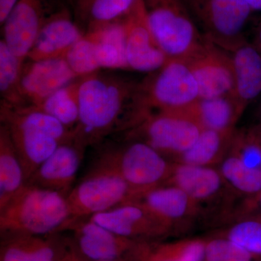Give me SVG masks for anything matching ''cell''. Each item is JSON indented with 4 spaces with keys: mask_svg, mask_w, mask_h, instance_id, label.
I'll list each match as a JSON object with an SVG mask.
<instances>
[{
    "mask_svg": "<svg viewBox=\"0 0 261 261\" xmlns=\"http://www.w3.org/2000/svg\"><path fill=\"white\" fill-rule=\"evenodd\" d=\"M60 1L63 2V3H67V4L70 5L72 6L73 2H74L75 0H60Z\"/></svg>",
    "mask_w": 261,
    "mask_h": 261,
    "instance_id": "cell-40",
    "label": "cell"
},
{
    "mask_svg": "<svg viewBox=\"0 0 261 261\" xmlns=\"http://www.w3.org/2000/svg\"><path fill=\"white\" fill-rule=\"evenodd\" d=\"M23 166L9 132L0 126V208L25 185Z\"/></svg>",
    "mask_w": 261,
    "mask_h": 261,
    "instance_id": "cell-26",
    "label": "cell"
},
{
    "mask_svg": "<svg viewBox=\"0 0 261 261\" xmlns=\"http://www.w3.org/2000/svg\"><path fill=\"white\" fill-rule=\"evenodd\" d=\"M59 261H89L80 253L73 246L70 240V245L64 255L60 259Z\"/></svg>",
    "mask_w": 261,
    "mask_h": 261,
    "instance_id": "cell-37",
    "label": "cell"
},
{
    "mask_svg": "<svg viewBox=\"0 0 261 261\" xmlns=\"http://www.w3.org/2000/svg\"><path fill=\"white\" fill-rule=\"evenodd\" d=\"M89 219L121 236L147 243H157L174 233L169 226L136 202L93 215Z\"/></svg>",
    "mask_w": 261,
    "mask_h": 261,
    "instance_id": "cell-11",
    "label": "cell"
},
{
    "mask_svg": "<svg viewBox=\"0 0 261 261\" xmlns=\"http://www.w3.org/2000/svg\"><path fill=\"white\" fill-rule=\"evenodd\" d=\"M165 185H174L186 192L200 214L204 205H211L221 199H230V192H233L219 169L176 162H172L171 175Z\"/></svg>",
    "mask_w": 261,
    "mask_h": 261,
    "instance_id": "cell-15",
    "label": "cell"
},
{
    "mask_svg": "<svg viewBox=\"0 0 261 261\" xmlns=\"http://www.w3.org/2000/svg\"><path fill=\"white\" fill-rule=\"evenodd\" d=\"M70 245L61 233L1 238L0 261H59Z\"/></svg>",
    "mask_w": 261,
    "mask_h": 261,
    "instance_id": "cell-19",
    "label": "cell"
},
{
    "mask_svg": "<svg viewBox=\"0 0 261 261\" xmlns=\"http://www.w3.org/2000/svg\"><path fill=\"white\" fill-rule=\"evenodd\" d=\"M235 130H202L195 143L173 162L207 167L221 164L228 154Z\"/></svg>",
    "mask_w": 261,
    "mask_h": 261,
    "instance_id": "cell-24",
    "label": "cell"
},
{
    "mask_svg": "<svg viewBox=\"0 0 261 261\" xmlns=\"http://www.w3.org/2000/svg\"><path fill=\"white\" fill-rule=\"evenodd\" d=\"M64 59L79 78L93 74L100 70L96 56L95 43L87 34L75 43Z\"/></svg>",
    "mask_w": 261,
    "mask_h": 261,
    "instance_id": "cell-33",
    "label": "cell"
},
{
    "mask_svg": "<svg viewBox=\"0 0 261 261\" xmlns=\"http://www.w3.org/2000/svg\"><path fill=\"white\" fill-rule=\"evenodd\" d=\"M70 220L66 197L25 184L0 208V235L4 238L61 233Z\"/></svg>",
    "mask_w": 261,
    "mask_h": 261,
    "instance_id": "cell-2",
    "label": "cell"
},
{
    "mask_svg": "<svg viewBox=\"0 0 261 261\" xmlns=\"http://www.w3.org/2000/svg\"><path fill=\"white\" fill-rule=\"evenodd\" d=\"M202 35L231 53L246 41L243 30L252 10L243 0H182Z\"/></svg>",
    "mask_w": 261,
    "mask_h": 261,
    "instance_id": "cell-7",
    "label": "cell"
},
{
    "mask_svg": "<svg viewBox=\"0 0 261 261\" xmlns=\"http://www.w3.org/2000/svg\"><path fill=\"white\" fill-rule=\"evenodd\" d=\"M149 29L169 59L185 60L205 37L182 0H143Z\"/></svg>",
    "mask_w": 261,
    "mask_h": 261,
    "instance_id": "cell-5",
    "label": "cell"
},
{
    "mask_svg": "<svg viewBox=\"0 0 261 261\" xmlns=\"http://www.w3.org/2000/svg\"><path fill=\"white\" fill-rule=\"evenodd\" d=\"M178 111L187 113L203 129L216 130L234 129L243 113L233 94L198 99L189 107Z\"/></svg>",
    "mask_w": 261,
    "mask_h": 261,
    "instance_id": "cell-23",
    "label": "cell"
},
{
    "mask_svg": "<svg viewBox=\"0 0 261 261\" xmlns=\"http://www.w3.org/2000/svg\"><path fill=\"white\" fill-rule=\"evenodd\" d=\"M65 231H72V244L89 261H146L155 244L121 236L89 219H72Z\"/></svg>",
    "mask_w": 261,
    "mask_h": 261,
    "instance_id": "cell-9",
    "label": "cell"
},
{
    "mask_svg": "<svg viewBox=\"0 0 261 261\" xmlns=\"http://www.w3.org/2000/svg\"><path fill=\"white\" fill-rule=\"evenodd\" d=\"M205 239L188 238L155 243L146 261H203Z\"/></svg>",
    "mask_w": 261,
    "mask_h": 261,
    "instance_id": "cell-30",
    "label": "cell"
},
{
    "mask_svg": "<svg viewBox=\"0 0 261 261\" xmlns=\"http://www.w3.org/2000/svg\"><path fill=\"white\" fill-rule=\"evenodd\" d=\"M20 0H0V24L4 23L5 19Z\"/></svg>",
    "mask_w": 261,
    "mask_h": 261,
    "instance_id": "cell-35",
    "label": "cell"
},
{
    "mask_svg": "<svg viewBox=\"0 0 261 261\" xmlns=\"http://www.w3.org/2000/svg\"><path fill=\"white\" fill-rule=\"evenodd\" d=\"M87 34L95 43L96 56L100 69H128L123 19Z\"/></svg>",
    "mask_w": 261,
    "mask_h": 261,
    "instance_id": "cell-25",
    "label": "cell"
},
{
    "mask_svg": "<svg viewBox=\"0 0 261 261\" xmlns=\"http://www.w3.org/2000/svg\"><path fill=\"white\" fill-rule=\"evenodd\" d=\"M130 202L143 206L165 224L177 231L200 211L186 192L174 185H165L137 196ZM130 203V202H129Z\"/></svg>",
    "mask_w": 261,
    "mask_h": 261,
    "instance_id": "cell-18",
    "label": "cell"
},
{
    "mask_svg": "<svg viewBox=\"0 0 261 261\" xmlns=\"http://www.w3.org/2000/svg\"><path fill=\"white\" fill-rule=\"evenodd\" d=\"M1 124L10 138L23 166L25 181L61 145L50 136L8 118H0Z\"/></svg>",
    "mask_w": 261,
    "mask_h": 261,
    "instance_id": "cell-20",
    "label": "cell"
},
{
    "mask_svg": "<svg viewBox=\"0 0 261 261\" xmlns=\"http://www.w3.org/2000/svg\"><path fill=\"white\" fill-rule=\"evenodd\" d=\"M96 162L120 175L136 192V197L164 185L172 169V162L138 140L107 146L101 149Z\"/></svg>",
    "mask_w": 261,
    "mask_h": 261,
    "instance_id": "cell-3",
    "label": "cell"
},
{
    "mask_svg": "<svg viewBox=\"0 0 261 261\" xmlns=\"http://www.w3.org/2000/svg\"><path fill=\"white\" fill-rule=\"evenodd\" d=\"M123 24L128 69L151 73L162 68L169 58L151 32L143 0L123 19Z\"/></svg>",
    "mask_w": 261,
    "mask_h": 261,
    "instance_id": "cell-12",
    "label": "cell"
},
{
    "mask_svg": "<svg viewBox=\"0 0 261 261\" xmlns=\"http://www.w3.org/2000/svg\"><path fill=\"white\" fill-rule=\"evenodd\" d=\"M84 151L73 142L60 145L25 184L59 192L66 197L72 190Z\"/></svg>",
    "mask_w": 261,
    "mask_h": 261,
    "instance_id": "cell-17",
    "label": "cell"
},
{
    "mask_svg": "<svg viewBox=\"0 0 261 261\" xmlns=\"http://www.w3.org/2000/svg\"><path fill=\"white\" fill-rule=\"evenodd\" d=\"M22 64L10 50L3 39L0 41V94L1 102L15 106H25L20 92Z\"/></svg>",
    "mask_w": 261,
    "mask_h": 261,
    "instance_id": "cell-29",
    "label": "cell"
},
{
    "mask_svg": "<svg viewBox=\"0 0 261 261\" xmlns=\"http://www.w3.org/2000/svg\"><path fill=\"white\" fill-rule=\"evenodd\" d=\"M137 194L120 175L96 163L66 196L72 219H84L129 203Z\"/></svg>",
    "mask_w": 261,
    "mask_h": 261,
    "instance_id": "cell-6",
    "label": "cell"
},
{
    "mask_svg": "<svg viewBox=\"0 0 261 261\" xmlns=\"http://www.w3.org/2000/svg\"><path fill=\"white\" fill-rule=\"evenodd\" d=\"M139 85L137 81L99 71L82 77L80 121L73 132L75 145L85 150L111 134L137 126L143 119L137 103Z\"/></svg>",
    "mask_w": 261,
    "mask_h": 261,
    "instance_id": "cell-1",
    "label": "cell"
},
{
    "mask_svg": "<svg viewBox=\"0 0 261 261\" xmlns=\"http://www.w3.org/2000/svg\"><path fill=\"white\" fill-rule=\"evenodd\" d=\"M199 98L195 76L186 62L180 59L168 60L146 77L140 82L137 94L139 107L146 116L184 109Z\"/></svg>",
    "mask_w": 261,
    "mask_h": 261,
    "instance_id": "cell-4",
    "label": "cell"
},
{
    "mask_svg": "<svg viewBox=\"0 0 261 261\" xmlns=\"http://www.w3.org/2000/svg\"><path fill=\"white\" fill-rule=\"evenodd\" d=\"M245 214L261 215V191L256 197L247 201Z\"/></svg>",
    "mask_w": 261,
    "mask_h": 261,
    "instance_id": "cell-36",
    "label": "cell"
},
{
    "mask_svg": "<svg viewBox=\"0 0 261 261\" xmlns=\"http://www.w3.org/2000/svg\"><path fill=\"white\" fill-rule=\"evenodd\" d=\"M47 17L46 0H20L2 24V39L22 64Z\"/></svg>",
    "mask_w": 261,
    "mask_h": 261,
    "instance_id": "cell-14",
    "label": "cell"
},
{
    "mask_svg": "<svg viewBox=\"0 0 261 261\" xmlns=\"http://www.w3.org/2000/svg\"><path fill=\"white\" fill-rule=\"evenodd\" d=\"M202 130L187 113L175 111L151 113L125 133L126 140L145 142L173 162L195 143Z\"/></svg>",
    "mask_w": 261,
    "mask_h": 261,
    "instance_id": "cell-8",
    "label": "cell"
},
{
    "mask_svg": "<svg viewBox=\"0 0 261 261\" xmlns=\"http://www.w3.org/2000/svg\"><path fill=\"white\" fill-rule=\"evenodd\" d=\"M252 11H261V0H243Z\"/></svg>",
    "mask_w": 261,
    "mask_h": 261,
    "instance_id": "cell-38",
    "label": "cell"
},
{
    "mask_svg": "<svg viewBox=\"0 0 261 261\" xmlns=\"http://www.w3.org/2000/svg\"><path fill=\"white\" fill-rule=\"evenodd\" d=\"M218 234L229 239L261 258V215H246Z\"/></svg>",
    "mask_w": 261,
    "mask_h": 261,
    "instance_id": "cell-31",
    "label": "cell"
},
{
    "mask_svg": "<svg viewBox=\"0 0 261 261\" xmlns=\"http://www.w3.org/2000/svg\"><path fill=\"white\" fill-rule=\"evenodd\" d=\"M230 53L234 75L233 97L244 112L261 93V53L245 41Z\"/></svg>",
    "mask_w": 261,
    "mask_h": 261,
    "instance_id": "cell-21",
    "label": "cell"
},
{
    "mask_svg": "<svg viewBox=\"0 0 261 261\" xmlns=\"http://www.w3.org/2000/svg\"><path fill=\"white\" fill-rule=\"evenodd\" d=\"M102 261H136L132 260V259H117V260H102Z\"/></svg>",
    "mask_w": 261,
    "mask_h": 261,
    "instance_id": "cell-41",
    "label": "cell"
},
{
    "mask_svg": "<svg viewBox=\"0 0 261 261\" xmlns=\"http://www.w3.org/2000/svg\"><path fill=\"white\" fill-rule=\"evenodd\" d=\"M228 187L238 195L246 196L250 200L261 191V170L245 166L238 158L228 154L219 168Z\"/></svg>",
    "mask_w": 261,
    "mask_h": 261,
    "instance_id": "cell-28",
    "label": "cell"
},
{
    "mask_svg": "<svg viewBox=\"0 0 261 261\" xmlns=\"http://www.w3.org/2000/svg\"><path fill=\"white\" fill-rule=\"evenodd\" d=\"M203 261H261L229 239L221 235L205 239Z\"/></svg>",
    "mask_w": 261,
    "mask_h": 261,
    "instance_id": "cell-34",
    "label": "cell"
},
{
    "mask_svg": "<svg viewBox=\"0 0 261 261\" xmlns=\"http://www.w3.org/2000/svg\"><path fill=\"white\" fill-rule=\"evenodd\" d=\"M80 83L81 78L51 94L36 108L54 117L73 132L80 121Z\"/></svg>",
    "mask_w": 261,
    "mask_h": 261,
    "instance_id": "cell-27",
    "label": "cell"
},
{
    "mask_svg": "<svg viewBox=\"0 0 261 261\" xmlns=\"http://www.w3.org/2000/svg\"><path fill=\"white\" fill-rule=\"evenodd\" d=\"M24 63L19 92L25 106H38L51 94L78 80L64 58Z\"/></svg>",
    "mask_w": 261,
    "mask_h": 261,
    "instance_id": "cell-13",
    "label": "cell"
},
{
    "mask_svg": "<svg viewBox=\"0 0 261 261\" xmlns=\"http://www.w3.org/2000/svg\"><path fill=\"white\" fill-rule=\"evenodd\" d=\"M84 35L73 14L67 8H61L47 15L27 59L39 61L65 58Z\"/></svg>",
    "mask_w": 261,
    "mask_h": 261,
    "instance_id": "cell-16",
    "label": "cell"
},
{
    "mask_svg": "<svg viewBox=\"0 0 261 261\" xmlns=\"http://www.w3.org/2000/svg\"><path fill=\"white\" fill-rule=\"evenodd\" d=\"M228 153L248 167L261 170V126L235 130Z\"/></svg>",
    "mask_w": 261,
    "mask_h": 261,
    "instance_id": "cell-32",
    "label": "cell"
},
{
    "mask_svg": "<svg viewBox=\"0 0 261 261\" xmlns=\"http://www.w3.org/2000/svg\"><path fill=\"white\" fill-rule=\"evenodd\" d=\"M185 62L198 85L199 99L233 94L234 75L231 53L205 37Z\"/></svg>",
    "mask_w": 261,
    "mask_h": 261,
    "instance_id": "cell-10",
    "label": "cell"
},
{
    "mask_svg": "<svg viewBox=\"0 0 261 261\" xmlns=\"http://www.w3.org/2000/svg\"><path fill=\"white\" fill-rule=\"evenodd\" d=\"M141 0H75L73 15L84 34L119 21L135 9Z\"/></svg>",
    "mask_w": 261,
    "mask_h": 261,
    "instance_id": "cell-22",
    "label": "cell"
},
{
    "mask_svg": "<svg viewBox=\"0 0 261 261\" xmlns=\"http://www.w3.org/2000/svg\"><path fill=\"white\" fill-rule=\"evenodd\" d=\"M255 46L261 53V20L257 28L256 34H255Z\"/></svg>",
    "mask_w": 261,
    "mask_h": 261,
    "instance_id": "cell-39",
    "label": "cell"
}]
</instances>
